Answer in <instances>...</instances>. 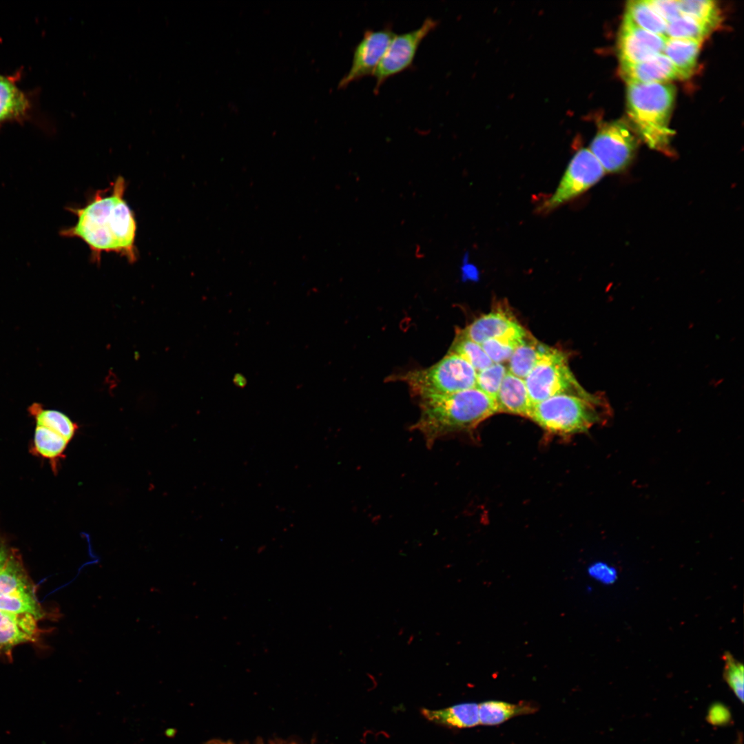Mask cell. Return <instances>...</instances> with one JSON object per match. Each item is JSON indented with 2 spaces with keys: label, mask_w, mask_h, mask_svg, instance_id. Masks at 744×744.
Wrapping results in <instances>:
<instances>
[{
  "label": "cell",
  "mask_w": 744,
  "mask_h": 744,
  "mask_svg": "<svg viewBox=\"0 0 744 744\" xmlns=\"http://www.w3.org/2000/svg\"><path fill=\"white\" fill-rule=\"evenodd\" d=\"M126 188L125 178L118 176L110 187L94 192L83 206L66 208L76 217V222L62 229L60 235L83 240L95 263L100 262L102 254L110 252L130 263L138 259L137 223L125 199Z\"/></svg>",
  "instance_id": "cell-1"
},
{
  "label": "cell",
  "mask_w": 744,
  "mask_h": 744,
  "mask_svg": "<svg viewBox=\"0 0 744 744\" xmlns=\"http://www.w3.org/2000/svg\"><path fill=\"white\" fill-rule=\"evenodd\" d=\"M419 406L420 415L413 428L422 433L428 446L447 435L472 431L498 413L496 402L477 388L420 398Z\"/></svg>",
  "instance_id": "cell-2"
},
{
  "label": "cell",
  "mask_w": 744,
  "mask_h": 744,
  "mask_svg": "<svg viewBox=\"0 0 744 744\" xmlns=\"http://www.w3.org/2000/svg\"><path fill=\"white\" fill-rule=\"evenodd\" d=\"M610 416V407L601 395L561 394L533 405L528 418L548 434L567 437L605 424Z\"/></svg>",
  "instance_id": "cell-3"
},
{
  "label": "cell",
  "mask_w": 744,
  "mask_h": 744,
  "mask_svg": "<svg viewBox=\"0 0 744 744\" xmlns=\"http://www.w3.org/2000/svg\"><path fill=\"white\" fill-rule=\"evenodd\" d=\"M674 88L667 83H628V114L637 131L652 149L664 150L672 131L669 118Z\"/></svg>",
  "instance_id": "cell-4"
},
{
  "label": "cell",
  "mask_w": 744,
  "mask_h": 744,
  "mask_svg": "<svg viewBox=\"0 0 744 744\" xmlns=\"http://www.w3.org/2000/svg\"><path fill=\"white\" fill-rule=\"evenodd\" d=\"M477 372L460 356L448 353L431 366L398 375L419 399L475 388Z\"/></svg>",
  "instance_id": "cell-5"
},
{
  "label": "cell",
  "mask_w": 744,
  "mask_h": 744,
  "mask_svg": "<svg viewBox=\"0 0 744 744\" xmlns=\"http://www.w3.org/2000/svg\"><path fill=\"white\" fill-rule=\"evenodd\" d=\"M524 382L532 405L557 395L589 393L574 377L564 353L547 346Z\"/></svg>",
  "instance_id": "cell-6"
},
{
  "label": "cell",
  "mask_w": 744,
  "mask_h": 744,
  "mask_svg": "<svg viewBox=\"0 0 744 744\" xmlns=\"http://www.w3.org/2000/svg\"><path fill=\"white\" fill-rule=\"evenodd\" d=\"M0 610L14 613H29L38 620L45 612L36 593L19 552L12 548L0 570Z\"/></svg>",
  "instance_id": "cell-7"
},
{
  "label": "cell",
  "mask_w": 744,
  "mask_h": 744,
  "mask_svg": "<svg viewBox=\"0 0 744 744\" xmlns=\"http://www.w3.org/2000/svg\"><path fill=\"white\" fill-rule=\"evenodd\" d=\"M604 174L601 165L589 149H579L570 160L555 192L538 210L544 214L550 212L587 191Z\"/></svg>",
  "instance_id": "cell-8"
},
{
  "label": "cell",
  "mask_w": 744,
  "mask_h": 744,
  "mask_svg": "<svg viewBox=\"0 0 744 744\" xmlns=\"http://www.w3.org/2000/svg\"><path fill=\"white\" fill-rule=\"evenodd\" d=\"M637 146V139L628 125L614 121L599 127L589 149L605 172L616 173L630 164Z\"/></svg>",
  "instance_id": "cell-9"
},
{
  "label": "cell",
  "mask_w": 744,
  "mask_h": 744,
  "mask_svg": "<svg viewBox=\"0 0 744 744\" xmlns=\"http://www.w3.org/2000/svg\"><path fill=\"white\" fill-rule=\"evenodd\" d=\"M438 23L436 19L427 17L417 28L394 36L373 74L375 93L389 78L412 67L420 43Z\"/></svg>",
  "instance_id": "cell-10"
},
{
  "label": "cell",
  "mask_w": 744,
  "mask_h": 744,
  "mask_svg": "<svg viewBox=\"0 0 744 744\" xmlns=\"http://www.w3.org/2000/svg\"><path fill=\"white\" fill-rule=\"evenodd\" d=\"M395 35L391 27L366 30L353 50L351 67L338 87L344 88L352 82L373 75Z\"/></svg>",
  "instance_id": "cell-11"
},
{
  "label": "cell",
  "mask_w": 744,
  "mask_h": 744,
  "mask_svg": "<svg viewBox=\"0 0 744 744\" xmlns=\"http://www.w3.org/2000/svg\"><path fill=\"white\" fill-rule=\"evenodd\" d=\"M667 37L645 30L623 18L618 41L621 63H634L663 53Z\"/></svg>",
  "instance_id": "cell-12"
},
{
  "label": "cell",
  "mask_w": 744,
  "mask_h": 744,
  "mask_svg": "<svg viewBox=\"0 0 744 744\" xmlns=\"http://www.w3.org/2000/svg\"><path fill=\"white\" fill-rule=\"evenodd\" d=\"M38 619L29 613L0 610V654L10 658L14 647L39 639Z\"/></svg>",
  "instance_id": "cell-13"
},
{
  "label": "cell",
  "mask_w": 744,
  "mask_h": 744,
  "mask_svg": "<svg viewBox=\"0 0 744 744\" xmlns=\"http://www.w3.org/2000/svg\"><path fill=\"white\" fill-rule=\"evenodd\" d=\"M620 73L628 83H667L679 78L674 65L663 53L638 63H621Z\"/></svg>",
  "instance_id": "cell-14"
},
{
  "label": "cell",
  "mask_w": 744,
  "mask_h": 744,
  "mask_svg": "<svg viewBox=\"0 0 744 744\" xmlns=\"http://www.w3.org/2000/svg\"><path fill=\"white\" fill-rule=\"evenodd\" d=\"M495 402L498 413H510L526 417H528L533 406L524 380L509 371H507L502 380Z\"/></svg>",
  "instance_id": "cell-15"
},
{
  "label": "cell",
  "mask_w": 744,
  "mask_h": 744,
  "mask_svg": "<svg viewBox=\"0 0 744 744\" xmlns=\"http://www.w3.org/2000/svg\"><path fill=\"white\" fill-rule=\"evenodd\" d=\"M30 102L11 76L0 74V125L21 121L28 115Z\"/></svg>",
  "instance_id": "cell-16"
},
{
  "label": "cell",
  "mask_w": 744,
  "mask_h": 744,
  "mask_svg": "<svg viewBox=\"0 0 744 744\" xmlns=\"http://www.w3.org/2000/svg\"><path fill=\"white\" fill-rule=\"evenodd\" d=\"M517 323L512 315L497 310L482 316L462 330L470 339L482 344L503 334Z\"/></svg>",
  "instance_id": "cell-17"
},
{
  "label": "cell",
  "mask_w": 744,
  "mask_h": 744,
  "mask_svg": "<svg viewBox=\"0 0 744 744\" xmlns=\"http://www.w3.org/2000/svg\"><path fill=\"white\" fill-rule=\"evenodd\" d=\"M422 714L428 720L449 727L464 728L480 725L479 703H466L440 710L424 708Z\"/></svg>",
  "instance_id": "cell-18"
},
{
  "label": "cell",
  "mask_w": 744,
  "mask_h": 744,
  "mask_svg": "<svg viewBox=\"0 0 744 744\" xmlns=\"http://www.w3.org/2000/svg\"><path fill=\"white\" fill-rule=\"evenodd\" d=\"M69 442L56 431L36 425L30 451L32 455L48 459L52 470L56 473L59 462L65 457L64 452Z\"/></svg>",
  "instance_id": "cell-19"
},
{
  "label": "cell",
  "mask_w": 744,
  "mask_h": 744,
  "mask_svg": "<svg viewBox=\"0 0 744 744\" xmlns=\"http://www.w3.org/2000/svg\"><path fill=\"white\" fill-rule=\"evenodd\" d=\"M701 41L667 38L663 54L674 65L679 77L688 78L696 65Z\"/></svg>",
  "instance_id": "cell-20"
},
{
  "label": "cell",
  "mask_w": 744,
  "mask_h": 744,
  "mask_svg": "<svg viewBox=\"0 0 744 744\" xmlns=\"http://www.w3.org/2000/svg\"><path fill=\"white\" fill-rule=\"evenodd\" d=\"M528 333L518 323L503 334L490 338L481 345L493 363L508 360L515 349L526 338Z\"/></svg>",
  "instance_id": "cell-21"
},
{
  "label": "cell",
  "mask_w": 744,
  "mask_h": 744,
  "mask_svg": "<svg viewBox=\"0 0 744 744\" xmlns=\"http://www.w3.org/2000/svg\"><path fill=\"white\" fill-rule=\"evenodd\" d=\"M30 415L35 420L36 425L52 429L68 442L74 436L78 426L63 413L52 409H45L41 404L33 403L28 409Z\"/></svg>",
  "instance_id": "cell-22"
},
{
  "label": "cell",
  "mask_w": 744,
  "mask_h": 744,
  "mask_svg": "<svg viewBox=\"0 0 744 744\" xmlns=\"http://www.w3.org/2000/svg\"><path fill=\"white\" fill-rule=\"evenodd\" d=\"M545 347L528 335L509 358L508 371L524 380L536 364Z\"/></svg>",
  "instance_id": "cell-23"
},
{
  "label": "cell",
  "mask_w": 744,
  "mask_h": 744,
  "mask_svg": "<svg viewBox=\"0 0 744 744\" xmlns=\"http://www.w3.org/2000/svg\"><path fill=\"white\" fill-rule=\"evenodd\" d=\"M624 18L640 28L665 37L667 22L653 10L647 1H629Z\"/></svg>",
  "instance_id": "cell-24"
},
{
  "label": "cell",
  "mask_w": 744,
  "mask_h": 744,
  "mask_svg": "<svg viewBox=\"0 0 744 744\" xmlns=\"http://www.w3.org/2000/svg\"><path fill=\"white\" fill-rule=\"evenodd\" d=\"M534 711L535 709L528 705L498 701H485L479 703V723L485 725H498L514 716Z\"/></svg>",
  "instance_id": "cell-25"
},
{
  "label": "cell",
  "mask_w": 744,
  "mask_h": 744,
  "mask_svg": "<svg viewBox=\"0 0 744 744\" xmlns=\"http://www.w3.org/2000/svg\"><path fill=\"white\" fill-rule=\"evenodd\" d=\"M448 353H454L462 358L473 367L477 373L493 364L482 345L467 337L462 329L456 331L455 337Z\"/></svg>",
  "instance_id": "cell-26"
},
{
  "label": "cell",
  "mask_w": 744,
  "mask_h": 744,
  "mask_svg": "<svg viewBox=\"0 0 744 744\" xmlns=\"http://www.w3.org/2000/svg\"><path fill=\"white\" fill-rule=\"evenodd\" d=\"M682 15H685L710 27L714 28L719 21L720 16L714 1L709 0L678 1Z\"/></svg>",
  "instance_id": "cell-27"
},
{
  "label": "cell",
  "mask_w": 744,
  "mask_h": 744,
  "mask_svg": "<svg viewBox=\"0 0 744 744\" xmlns=\"http://www.w3.org/2000/svg\"><path fill=\"white\" fill-rule=\"evenodd\" d=\"M707 25L693 18L681 15L668 23L667 38L688 39L701 41L711 31Z\"/></svg>",
  "instance_id": "cell-28"
},
{
  "label": "cell",
  "mask_w": 744,
  "mask_h": 744,
  "mask_svg": "<svg viewBox=\"0 0 744 744\" xmlns=\"http://www.w3.org/2000/svg\"><path fill=\"white\" fill-rule=\"evenodd\" d=\"M508 370L501 363H493L477 373L475 388L495 401Z\"/></svg>",
  "instance_id": "cell-29"
},
{
  "label": "cell",
  "mask_w": 744,
  "mask_h": 744,
  "mask_svg": "<svg viewBox=\"0 0 744 744\" xmlns=\"http://www.w3.org/2000/svg\"><path fill=\"white\" fill-rule=\"evenodd\" d=\"M724 661L723 677L734 694L743 703V665L736 660L729 652L723 654Z\"/></svg>",
  "instance_id": "cell-30"
},
{
  "label": "cell",
  "mask_w": 744,
  "mask_h": 744,
  "mask_svg": "<svg viewBox=\"0 0 744 744\" xmlns=\"http://www.w3.org/2000/svg\"><path fill=\"white\" fill-rule=\"evenodd\" d=\"M653 10L662 17L667 23L679 17L681 14L678 1L674 0H648L647 1Z\"/></svg>",
  "instance_id": "cell-31"
},
{
  "label": "cell",
  "mask_w": 744,
  "mask_h": 744,
  "mask_svg": "<svg viewBox=\"0 0 744 744\" xmlns=\"http://www.w3.org/2000/svg\"><path fill=\"white\" fill-rule=\"evenodd\" d=\"M588 573L592 578L604 583H611L617 577L615 570L603 562H597L590 566Z\"/></svg>",
  "instance_id": "cell-32"
},
{
  "label": "cell",
  "mask_w": 744,
  "mask_h": 744,
  "mask_svg": "<svg viewBox=\"0 0 744 744\" xmlns=\"http://www.w3.org/2000/svg\"><path fill=\"white\" fill-rule=\"evenodd\" d=\"M12 548H10L6 539L0 534V570L8 559Z\"/></svg>",
  "instance_id": "cell-33"
},
{
  "label": "cell",
  "mask_w": 744,
  "mask_h": 744,
  "mask_svg": "<svg viewBox=\"0 0 744 744\" xmlns=\"http://www.w3.org/2000/svg\"><path fill=\"white\" fill-rule=\"evenodd\" d=\"M233 382L236 386L244 388L247 384V379L243 375L238 373L234 375Z\"/></svg>",
  "instance_id": "cell-34"
},
{
  "label": "cell",
  "mask_w": 744,
  "mask_h": 744,
  "mask_svg": "<svg viewBox=\"0 0 744 744\" xmlns=\"http://www.w3.org/2000/svg\"><path fill=\"white\" fill-rule=\"evenodd\" d=\"M176 729L174 727L167 728L165 731V735L167 738H174L176 735Z\"/></svg>",
  "instance_id": "cell-35"
},
{
  "label": "cell",
  "mask_w": 744,
  "mask_h": 744,
  "mask_svg": "<svg viewBox=\"0 0 744 744\" xmlns=\"http://www.w3.org/2000/svg\"><path fill=\"white\" fill-rule=\"evenodd\" d=\"M735 744H743L741 738L738 739V741H736V743Z\"/></svg>",
  "instance_id": "cell-36"
}]
</instances>
